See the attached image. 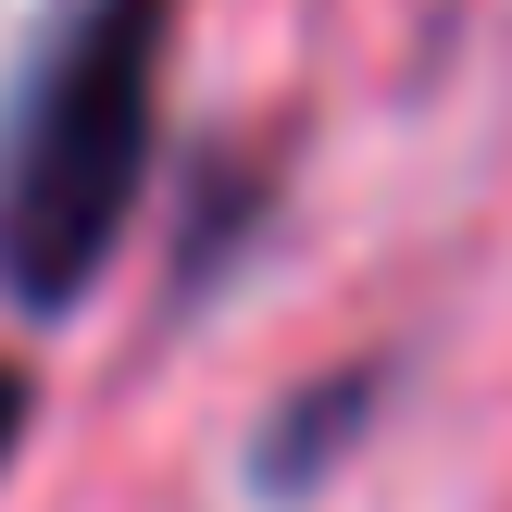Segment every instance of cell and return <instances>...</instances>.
Returning a JSON list of instances; mask_svg holds the SVG:
<instances>
[{
  "label": "cell",
  "instance_id": "7a4b0ae2",
  "mask_svg": "<svg viewBox=\"0 0 512 512\" xmlns=\"http://www.w3.org/2000/svg\"><path fill=\"white\" fill-rule=\"evenodd\" d=\"M363 375H338V388H313V400H300V413L288 425H275V450H263V488H313V463H325V450H338L350 438V425H363Z\"/></svg>",
  "mask_w": 512,
  "mask_h": 512
},
{
  "label": "cell",
  "instance_id": "6da1fadb",
  "mask_svg": "<svg viewBox=\"0 0 512 512\" xmlns=\"http://www.w3.org/2000/svg\"><path fill=\"white\" fill-rule=\"evenodd\" d=\"M163 63H175V0H75L63 13L13 138H0V288L25 313H75L100 288L150 175Z\"/></svg>",
  "mask_w": 512,
  "mask_h": 512
},
{
  "label": "cell",
  "instance_id": "3957f363",
  "mask_svg": "<svg viewBox=\"0 0 512 512\" xmlns=\"http://www.w3.org/2000/svg\"><path fill=\"white\" fill-rule=\"evenodd\" d=\"M25 425H38V388H25V375L0 363V475H13V450H25Z\"/></svg>",
  "mask_w": 512,
  "mask_h": 512
}]
</instances>
